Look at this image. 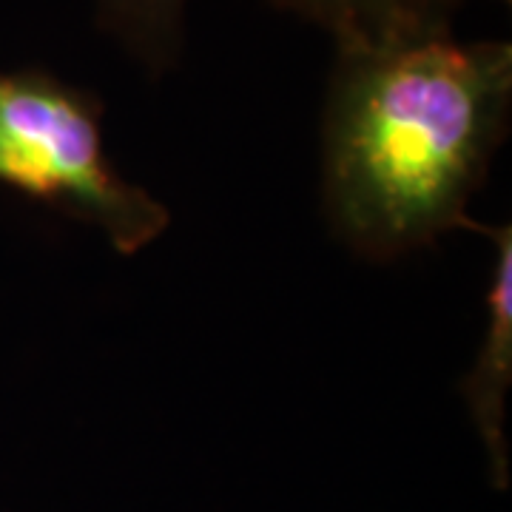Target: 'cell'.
I'll return each mask as SVG.
<instances>
[{
	"mask_svg": "<svg viewBox=\"0 0 512 512\" xmlns=\"http://www.w3.org/2000/svg\"><path fill=\"white\" fill-rule=\"evenodd\" d=\"M512 46L450 32L336 43L322 202L353 254L387 262L453 228L510 131Z\"/></svg>",
	"mask_w": 512,
	"mask_h": 512,
	"instance_id": "cell-1",
	"label": "cell"
},
{
	"mask_svg": "<svg viewBox=\"0 0 512 512\" xmlns=\"http://www.w3.org/2000/svg\"><path fill=\"white\" fill-rule=\"evenodd\" d=\"M100 117L94 94L55 74L0 72V183L100 228L114 251L137 254L163 234L168 211L114 171Z\"/></svg>",
	"mask_w": 512,
	"mask_h": 512,
	"instance_id": "cell-2",
	"label": "cell"
},
{
	"mask_svg": "<svg viewBox=\"0 0 512 512\" xmlns=\"http://www.w3.org/2000/svg\"><path fill=\"white\" fill-rule=\"evenodd\" d=\"M476 231L493 239L495 259L487 293V330L476 353L473 370L461 379L458 390L467 402L478 436L484 441L490 476L498 490L510 484V447L504 433L507 390L512 384V228H484Z\"/></svg>",
	"mask_w": 512,
	"mask_h": 512,
	"instance_id": "cell-3",
	"label": "cell"
},
{
	"mask_svg": "<svg viewBox=\"0 0 512 512\" xmlns=\"http://www.w3.org/2000/svg\"><path fill=\"white\" fill-rule=\"evenodd\" d=\"M271 6L328 29L336 43L450 32L467 0H268ZM507 3V0H504Z\"/></svg>",
	"mask_w": 512,
	"mask_h": 512,
	"instance_id": "cell-4",
	"label": "cell"
},
{
	"mask_svg": "<svg viewBox=\"0 0 512 512\" xmlns=\"http://www.w3.org/2000/svg\"><path fill=\"white\" fill-rule=\"evenodd\" d=\"M100 26L151 72L171 69L185 43V0H92Z\"/></svg>",
	"mask_w": 512,
	"mask_h": 512,
	"instance_id": "cell-5",
	"label": "cell"
}]
</instances>
